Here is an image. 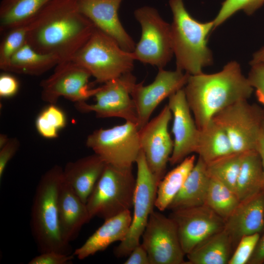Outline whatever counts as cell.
Instances as JSON below:
<instances>
[{"instance_id":"1","label":"cell","mask_w":264,"mask_h":264,"mask_svg":"<svg viewBox=\"0 0 264 264\" xmlns=\"http://www.w3.org/2000/svg\"><path fill=\"white\" fill-rule=\"evenodd\" d=\"M27 27V43L60 63L70 61L96 28L80 12L77 0H52Z\"/></svg>"},{"instance_id":"2","label":"cell","mask_w":264,"mask_h":264,"mask_svg":"<svg viewBox=\"0 0 264 264\" xmlns=\"http://www.w3.org/2000/svg\"><path fill=\"white\" fill-rule=\"evenodd\" d=\"M183 89L198 129L223 109L247 100L253 90L236 61L229 62L217 73L190 75Z\"/></svg>"},{"instance_id":"3","label":"cell","mask_w":264,"mask_h":264,"mask_svg":"<svg viewBox=\"0 0 264 264\" xmlns=\"http://www.w3.org/2000/svg\"><path fill=\"white\" fill-rule=\"evenodd\" d=\"M63 169L55 165L43 175L35 193L31 214L32 232L40 253L54 251L71 254L69 243L61 235L58 196Z\"/></svg>"},{"instance_id":"4","label":"cell","mask_w":264,"mask_h":264,"mask_svg":"<svg viewBox=\"0 0 264 264\" xmlns=\"http://www.w3.org/2000/svg\"><path fill=\"white\" fill-rule=\"evenodd\" d=\"M169 5L173 15L171 25L176 69L190 75L201 73L203 68L213 63L207 42L214 29V22H201L195 19L186 9L183 0H170Z\"/></svg>"},{"instance_id":"5","label":"cell","mask_w":264,"mask_h":264,"mask_svg":"<svg viewBox=\"0 0 264 264\" xmlns=\"http://www.w3.org/2000/svg\"><path fill=\"white\" fill-rule=\"evenodd\" d=\"M132 52L122 49L111 37L95 28L70 61L87 70L96 80L105 83L131 72Z\"/></svg>"},{"instance_id":"6","label":"cell","mask_w":264,"mask_h":264,"mask_svg":"<svg viewBox=\"0 0 264 264\" xmlns=\"http://www.w3.org/2000/svg\"><path fill=\"white\" fill-rule=\"evenodd\" d=\"M135 185L132 167L107 164L86 202L90 219L98 217L105 220L130 210Z\"/></svg>"},{"instance_id":"7","label":"cell","mask_w":264,"mask_h":264,"mask_svg":"<svg viewBox=\"0 0 264 264\" xmlns=\"http://www.w3.org/2000/svg\"><path fill=\"white\" fill-rule=\"evenodd\" d=\"M134 15L141 27L140 40L132 52L135 60L163 68L174 54L171 25L151 7L137 9Z\"/></svg>"},{"instance_id":"8","label":"cell","mask_w":264,"mask_h":264,"mask_svg":"<svg viewBox=\"0 0 264 264\" xmlns=\"http://www.w3.org/2000/svg\"><path fill=\"white\" fill-rule=\"evenodd\" d=\"M136 123L126 121L109 129L101 128L88 135L86 145L107 164L132 167L141 151Z\"/></svg>"},{"instance_id":"9","label":"cell","mask_w":264,"mask_h":264,"mask_svg":"<svg viewBox=\"0 0 264 264\" xmlns=\"http://www.w3.org/2000/svg\"><path fill=\"white\" fill-rule=\"evenodd\" d=\"M135 163L137 175L132 220L126 237L114 249V254L118 258L128 256L140 244V239L155 207L158 182L149 169L142 150Z\"/></svg>"},{"instance_id":"10","label":"cell","mask_w":264,"mask_h":264,"mask_svg":"<svg viewBox=\"0 0 264 264\" xmlns=\"http://www.w3.org/2000/svg\"><path fill=\"white\" fill-rule=\"evenodd\" d=\"M264 119V110L247 100L227 107L212 118L225 131L235 153L256 150Z\"/></svg>"},{"instance_id":"11","label":"cell","mask_w":264,"mask_h":264,"mask_svg":"<svg viewBox=\"0 0 264 264\" xmlns=\"http://www.w3.org/2000/svg\"><path fill=\"white\" fill-rule=\"evenodd\" d=\"M104 84L97 88L94 95L95 103H75L76 108L83 112H94L97 117H118L137 124L136 108L131 96L136 81L132 72Z\"/></svg>"},{"instance_id":"12","label":"cell","mask_w":264,"mask_h":264,"mask_svg":"<svg viewBox=\"0 0 264 264\" xmlns=\"http://www.w3.org/2000/svg\"><path fill=\"white\" fill-rule=\"evenodd\" d=\"M142 238L150 264H186L177 226L170 217L154 210Z\"/></svg>"},{"instance_id":"13","label":"cell","mask_w":264,"mask_h":264,"mask_svg":"<svg viewBox=\"0 0 264 264\" xmlns=\"http://www.w3.org/2000/svg\"><path fill=\"white\" fill-rule=\"evenodd\" d=\"M90 74L71 61L59 63L49 77L41 84V98L49 104H56L61 97L75 103L86 101L97 90L89 88Z\"/></svg>"},{"instance_id":"14","label":"cell","mask_w":264,"mask_h":264,"mask_svg":"<svg viewBox=\"0 0 264 264\" xmlns=\"http://www.w3.org/2000/svg\"><path fill=\"white\" fill-rule=\"evenodd\" d=\"M172 113L168 105L138 131L141 150L148 166L158 183L164 176L174 148L168 131Z\"/></svg>"},{"instance_id":"15","label":"cell","mask_w":264,"mask_h":264,"mask_svg":"<svg viewBox=\"0 0 264 264\" xmlns=\"http://www.w3.org/2000/svg\"><path fill=\"white\" fill-rule=\"evenodd\" d=\"M189 75L176 68L174 71L160 68L151 84L144 86L142 81L134 85L131 96L136 108L139 130L149 122L153 111L163 100L185 87Z\"/></svg>"},{"instance_id":"16","label":"cell","mask_w":264,"mask_h":264,"mask_svg":"<svg viewBox=\"0 0 264 264\" xmlns=\"http://www.w3.org/2000/svg\"><path fill=\"white\" fill-rule=\"evenodd\" d=\"M182 249L186 255L200 242L222 230L225 220L206 204L172 211Z\"/></svg>"},{"instance_id":"17","label":"cell","mask_w":264,"mask_h":264,"mask_svg":"<svg viewBox=\"0 0 264 264\" xmlns=\"http://www.w3.org/2000/svg\"><path fill=\"white\" fill-rule=\"evenodd\" d=\"M167 105L172 113V132L174 138L169 163L174 165L195 153L199 129L192 115L183 88L169 97Z\"/></svg>"},{"instance_id":"18","label":"cell","mask_w":264,"mask_h":264,"mask_svg":"<svg viewBox=\"0 0 264 264\" xmlns=\"http://www.w3.org/2000/svg\"><path fill=\"white\" fill-rule=\"evenodd\" d=\"M123 0H77L80 12L96 28L113 38L124 50L132 52L135 44L118 17Z\"/></svg>"},{"instance_id":"19","label":"cell","mask_w":264,"mask_h":264,"mask_svg":"<svg viewBox=\"0 0 264 264\" xmlns=\"http://www.w3.org/2000/svg\"><path fill=\"white\" fill-rule=\"evenodd\" d=\"M224 229L231 237L234 248L244 236L264 230V189L241 201L225 220Z\"/></svg>"},{"instance_id":"20","label":"cell","mask_w":264,"mask_h":264,"mask_svg":"<svg viewBox=\"0 0 264 264\" xmlns=\"http://www.w3.org/2000/svg\"><path fill=\"white\" fill-rule=\"evenodd\" d=\"M58 216L62 238L67 243L75 239L90 220L86 203L63 179L58 196Z\"/></svg>"},{"instance_id":"21","label":"cell","mask_w":264,"mask_h":264,"mask_svg":"<svg viewBox=\"0 0 264 264\" xmlns=\"http://www.w3.org/2000/svg\"><path fill=\"white\" fill-rule=\"evenodd\" d=\"M132 220L130 210L105 220L103 224L73 254L78 259L83 260L104 251L115 242H122L128 233Z\"/></svg>"},{"instance_id":"22","label":"cell","mask_w":264,"mask_h":264,"mask_svg":"<svg viewBox=\"0 0 264 264\" xmlns=\"http://www.w3.org/2000/svg\"><path fill=\"white\" fill-rule=\"evenodd\" d=\"M106 165L96 154L69 162L63 169L64 180L86 203Z\"/></svg>"},{"instance_id":"23","label":"cell","mask_w":264,"mask_h":264,"mask_svg":"<svg viewBox=\"0 0 264 264\" xmlns=\"http://www.w3.org/2000/svg\"><path fill=\"white\" fill-rule=\"evenodd\" d=\"M210 178L206 164L198 157L168 209L173 211L205 204Z\"/></svg>"},{"instance_id":"24","label":"cell","mask_w":264,"mask_h":264,"mask_svg":"<svg viewBox=\"0 0 264 264\" xmlns=\"http://www.w3.org/2000/svg\"><path fill=\"white\" fill-rule=\"evenodd\" d=\"M235 249L231 237L224 228L207 237L186 256L188 264H228Z\"/></svg>"},{"instance_id":"25","label":"cell","mask_w":264,"mask_h":264,"mask_svg":"<svg viewBox=\"0 0 264 264\" xmlns=\"http://www.w3.org/2000/svg\"><path fill=\"white\" fill-rule=\"evenodd\" d=\"M60 63V60L56 56L39 52L26 43L12 56L2 70L39 76L55 67Z\"/></svg>"},{"instance_id":"26","label":"cell","mask_w":264,"mask_h":264,"mask_svg":"<svg viewBox=\"0 0 264 264\" xmlns=\"http://www.w3.org/2000/svg\"><path fill=\"white\" fill-rule=\"evenodd\" d=\"M52 0H2L0 4V31L27 25Z\"/></svg>"},{"instance_id":"27","label":"cell","mask_w":264,"mask_h":264,"mask_svg":"<svg viewBox=\"0 0 264 264\" xmlns=\"http://www.w3.org/2000/svg\"><path fill=\"white\" fill-rule=\"evenodd\" d=\"M233 153L231 142L226 132L212 119L199 129L195 153L206 164Z\"/></svg>"},{"instance_id":"28","label":"cell","mask_w":264,"mask_h":264,"mask_svg":"<svg viewBox=\"0 0 264 264\" xmlns=\"http://www.w3.org/2000/svg\"><path fill=\"white\" fill-rule=\"evenodd\" d=\"M264 189L262 161L256 150L243 154L235 192L241 201Z\"/></svg>"},{"instance_id":"29","label":"cell","mask_w":264,"mask_h":264,"mask_svg":"<svg viewBox=\"0 0 264 264\" xmlns=\"http://www.w3.org/2000/svg\"><path fill=\"white\" fill-rule=\"evenodd\" d=\"M196 162L195 155L188 156L159 181L154 205L158 210L163 211L168 208L181 190Z\"/></svg>"},{"instance_id":"30","label":"cell","mask_w":264,"mask_h":264,"mask_svg":"<svg viewBox=\"0 0 264 264\" xmlns=\"http://www.w3.org/2000/svg\"><path fill=\"white\" fill-rule=\"evenodd\" d=\"M240 202L234 191L211 177L205 204L226 220Z\"/></svg>"},{"instance_id":"31","label":"cell","mask_w":264,"mask_h":264,"mask_svg":"<svg viewBox=\"0 0 264 264\" xmlns=\"http://www.w3.org/2000/svg\"><path fill=\"white\" fill-rule=\"evenodd\" d=\"M243 154L233 153L207 164V170L209 176L217 179L235 192Z\"/></svg>"},{"instance_id":"32","label":"cell","mask_w":264,"mask_h":264,"mask_svg":"<svg viewBox=\"0 0 264 264\" xmlns=\"http://www.w3.org/2000/svg\"><path fill=\"white\" fill-rule=\"evenodd\" d=\"M66 117L63 110L56 105L49 104L38 115L35 126L38 133L44 138L53 139L66 125Z\"/></svg>"},{"instance_id":"33","label":"cell","mask_w":264,"mask_h":264,"mask_svg":"<svg viewBox=\"0 0 264 264\" xmlns=\"http://www.w3.org/2000/svg\"><path fill=\"white\" fill-rule=\"evenodd\" d=\"M27 25L15 27L4 33L0 44V68L2 69L12 56L26 43Z\"/></svg>"},{"instance_id":"34","label":"cell","mask_w":264,"mask_h":264,"mask_svg":"<svg viewBox=\"0 0 264 264\" xmlns=\"http://www.w3.org/2000/svg\"><path fill=\"white\" fill-rule=\"evenodd\" d=\"M264 3V0H225L213 20L214 29L237 12L243 10L247 15H250Z\"/></svg>"},{"instance_id":"35","label":"cell","mask_w":264,"mask_h":264,"mask_svg":"<svg viewBox=\"0 0 264 264\" xmlns=\"http://www.w3.org/2000/svg\"><path fill=\"white\" fill-rule=\"evenodd\" d=\"M260 233L243 236L238 242L228 264H248L260 238Z\"/></svg>"},{"instance_id":"36","label":"cell","mask_w":264,"mask_h":264,"mask_svg":"<svg viewBox=\"0 0 264 264\" xmlns=\"http://www.w3.org/2000/svg\"><path fill=\"white\" fill-rule=\"evenodd\" d=\"M247 79L255 89L258 101L264 107V64L252 65Z\"/></svg>"},{"instance_id":"37","label":"cell","mask_w":264,"mask_h":264,"mask_svg":"<svg viewBox=\"0 0 264 264\" xmlns=\"http://www.w3.org/2000/svg\"><path fill=\"white\" fill-rule=\"evenodd\" d=\"M74 255L66 254L54 251L40 253V254L32 258L29 264H66L71 262Z\"/></svg>"},{"instance_id":"38","label":"cell","mask_w":264,"mask_h":264,"mask_svg":"<svg viewBox=\"0 0 264 264\" xmlns=\"http://www.w3.org/2000/svg\"><path fill=\"white\" fill-rule=\"evenodd\" d=\"M20 146L19 140L16 137L10 138L0 148V179L2 178L6 167L10 160L17 152Z\"/></svg>"},{"instance_id":"39","label":"cell","mask_w":264,"mask_h":264,"mask_svg":"<svg viewBox=\"0 0 264 264\" xmlns=\"http://www.w3.org/2000/svg\"><path fill=\"white\" fill-rule=\"evenodd\" d=\"M19 89L18 79L8 72L0 75V96L1 98H10L15 96Z\"/></svg>"},{"instance_id":"40","label":"cell","mask_w":264,"mask_h":264,"mask_svg":"<svg viewBox=\"0 0 264 264\" xmlns=\"http://www.w3.org/2000/svg\"><path fill=\"white\" fill-rule=\"evenodd\" d=\"M124 264H150L148 253L141 243L132 250Z\"/></svg>"},{"instance_id":"41","label":"cell","mask_w":264,"mask_h":264,"mask_svg":"<svg viewBox=\"0 0 264 264\" xmlns=\"http://www.w3.org/2000/svg\"><path fill=\"white\" fill-rule=\"evenodd\" d=\"M264 263V230L260 236L259 242L254 250L248 264H262Z\"/></svg>"},{"instance_id":"42","label":"cell","mask_w":264,"mask_h":264,"mask_svg":"<svg viewBox=\"0 0 264 264\" xmlns=\"http://www.w3.org/2000/svg\"><path fill=\"white\" fill-rule=\"evenodd\" d=\"M256 150L259 153L263 170V186L264 188V119L263 121Z\"/></svg>"},{"instance_id":"43","label":"cell","mask_w":264,"mask_h":264,"mask_svg":"<svg viewBox=\"0 0 264 264\" xmlns=\"http://www.w3.org/2000/svg\"><path fill=\"white\" fill-rule=\"evenodd\" d=\"M261 63L264 64V47L253 54L252 59L250 62L251 66Z\"/></svg>"},{"instance_id":"44","label":"cell","mask_w":264,"mask_h":264,"mask_svg":"<svg viewBox=\"0 0 264 264\" xmlns=\"http://www.w3.org/2000/svg\"><path fill=\"white\" fill-rule=\"evenodd\" d=\"M9 138L5 134L0 135V148H2L9 140Z\"/></svg>"}]
</instances>
